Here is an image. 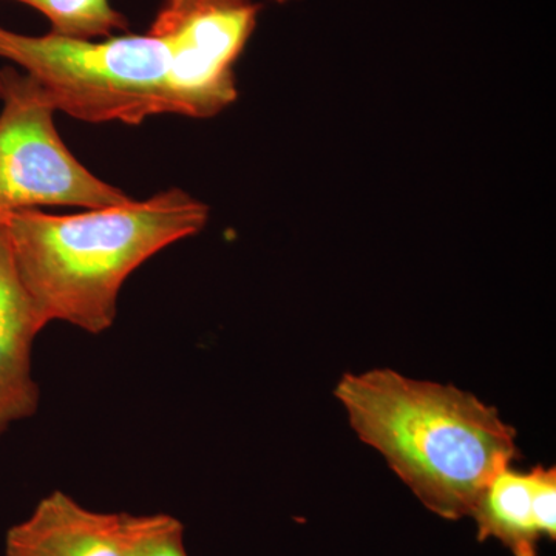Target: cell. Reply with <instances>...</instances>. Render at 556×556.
<instances>
[{
	"label": "cell",
	"instance_id": "cell-1",
	"mask_svg": "<svg viewBox=\"0 0 556 556\" xmlns=\"http://www.w3.org/2000/svg\"><path fill=\"white\" fill-rule=\"evenodd\" d=\"M350 426L438 517H471L497 473L519 456L517 431L455 386L393 369L345 372L334 390Z\"/></svg>",
	"mask_w": 556,
	"mask_h": 556
},
{
	"label": "cell",
	"instance_id": "cell-2",
	"mask_svg": "<svg viewBox=\"0 0 556 556\" xmlns=\"http://www.w3.org/2000/svg\"><path fill=\"white\" fill-rule=\"evenodd\" d=\"M208 207L181 189L123 206L51 215L40 208L0 215L22 285L47 321L89 334L113 327L127 278L160 251L197 236Z\"/></svg>",
	"mask_w": 556,
	"mask_h": 556
},
{
	"label": "cell",
	"instance_id": "cell-3",
	"mask_svg": "<svg viewBox=\"0 0 556 556\" xmlns=\"http://www.w3.org/2000/svg\"><path fill=\"white\" fill-rule=\"evenodd\" d=\"M0 58L30 75L56 112L86 123L137 126L150 116L174 113L169 58L150 35L93 42L0 27Z\"/></svg>",
	"mask_w": 556,
	"mask_h": 556
},
{
	"label": "cell",
	"instance_id": "cell-4",
	"mask_svg": "<svg viewBox=\"0 0 556 556\" xmlns=\"http://www.w3.org/2000/svg\"><path fill=\"white\" fill-rule=\"evenodd\" d=\"M0 215L46 206L105 208L130 203L94 177L62 142L53 105L27 73L0 70Z\"/></svg>",
	"mask_w": 556,
	"mask_h": 556
},
{
	"label": "cell",
	"instance_id": "cell-5",
	"mask_svg": "<svg viewBox=\"0 0 556 556\" xmlns=\"http://www.w3.org/2000/svg\"><path fill=\"white\" fill-rule=\"evenodd\" d=\"M258 10L254 0H164L148 35L167 51L175 115L212 118L237 100L233 64Z\"/></svg>",
	"mask_w": 556,
	"mask_h": 556
},
{
	"label": "cell",
	"instance_id": "cell-6",
	"mask_svg": "<svg viewBox=\"0 0 556 556\" xmlns=\"http://www.w3.org/2000/svg\"><path fill=\"white\" fill-rule=\"evenodd\" d=\"M47 327L22 285L5 230L0 225V438L13 424L30 419L40 391L33 378V343Z\"/></svg>",
	"mask_w": 556,
	"mask_h": 556
},
{
	"label": "cell",
	"instance_id": "cell-7",
	"mask_svg": "<svg viewBox=\"0 0 556 556\" xmlns=\"http://www.w3.org/2000/svg\"><path fill=\"white\" fill-rule=\"evenodd\" d=\"M5 556H127L123 514L91 510L54 490L11 527Z\"/></svg>",
	"mask_w": 556,
	"mask_h": 556
},
{
	"label": "cell",
	"instance_id": "cell-8",
	"mask_svg": "<svg viewBox=\"0 0 556 556\" xmlns=\"http://www.w3.org/2000/svg\"><path fill=\"white\" fill-rule=\"evenodd\" d=\"M478 540H497L514 556H538V533L532 510L530 475L514 468L497 473L479 497L471 517Z\"/></svg>",
	"mask_w": 556,
	"mask_h": 556
},
{
	"label": "cell",
	"instance_id": "cell-9",
	"mask_svg": "<svg viewBox=\"0 0 556 556\" xmlns=\"http://www.w3.org/2000/svg\"><path fill=\"white\" fill-rule=\"evenodd\" d=\"M40 11L50 21L54 35L93 39L126 30L129 21L113 10L109 0H17Z\"/></svg>",
	"mask_w": 556,
	"mask_h": 556
},
{
	"label": "cell",
	"instance_id": "cell-10",
	"mask_svg": "<svg viewBox=\"0 0 556 556\" xmlns=\"http://www.w3.org/2000/svg\"><path fill=\"white\" fill-rule=\"evenodd\" d=\"M127 556H189L185 526L167 514H123Z\"/></svg>",
	"mask_w": 556,
	"mask_h": 556
},
{
	"label": "cell",
	"instance_id": "cell-11",
	"mask_svg": "<svg viewBox=\"0 0 556 556\" xmlns=\"http://www.w3.org/2000/svg\"><path fill=\"white\" fill-rule=\"evenodd\" d=\"M532 486L533 519L540 536H556V471L555 468L535 467L529 471Z\"/></svg>",
	"mask_w": 556,
	"mask_h": 556
}]
</instances>
